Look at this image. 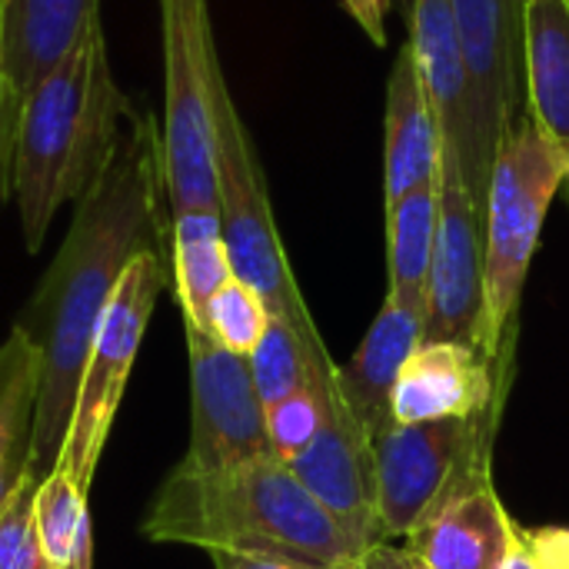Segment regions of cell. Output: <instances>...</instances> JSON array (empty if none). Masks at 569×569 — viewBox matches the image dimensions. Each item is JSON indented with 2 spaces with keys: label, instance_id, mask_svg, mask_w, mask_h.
I'll return each mask as SVG.
<instances>
[{
  "label": "cell",
  "instance_id": "7",
  "mask_svg": "<svg viewBox=\"0 0 569 569\" xmlns=\"http://www.w3.org/2000/svg\"><path fill=\"white\" fill-rule=\"evenodd\" d=\"M163 33V187L170 217L190 210H220L213 163L210 90L223 73L210 3L160 0Z\"/></svg>",
  "mask_w": 569,
  "mask_h": 569
},
{
  "label": "cell",
  "instance_id": "6",
  "mask_svg": "<svg viewBox=\"0 0 569 569\" xmlns=\"http://www.w3.org/2000/svg\"><path fill=\"white\" fill-rule=\"evenodd\" d=\"M210 117H213L220 223H223V243H227L233 277L260 293L270 317H283L307 340H320L310 307L283 253L263 167L257 160L253 140L243 127V117L233 103V93L223 73L213 80V90H210Z\"/></svg>",
  "mask_w": 569,
  "mask_h": 569
},
{
  "label": "cell",
  "instance_id": "26",
  "mask_svg": "<svg viewBox=\"0 0 569 569\" xmlns=\"http://www.w3.org/2000/svg\"><path fill=\"white\" fill-rule=\"evenodd\" d=\"M267 327H270L267 303L260 300L257 290H250L237 277L227 280L220 287V293L210 300L207 323H203V330L237 357H250L257 350V343L263 340Z\"/></svg>",
  "mask_w": 569,
  "mask_h": 569
},
{
  "label": "cell",
  "instance_id": "22",
  "mask_svg": "<svg viewBox=\"0 0 569 569\" xmlns=\"http://www.w3.org/2000/svg\"><path fill=\"white\" fill-rule=\"evenodd\" d=\"M170 243H173V280H177L183 323L203 330L210 300L220 293L227 280H233L220 210H190L170 217Z\"/></svg>",
  "mask_w": 569,
  "mask_h": 569
},
{
  "label": "cell",
  "instance_id": "23",
  "mask_svg": "<svg viewBox=\"0 0 569 569\" xmlns=\"http://www.w3.org/2000/svg\"><path fill=\"white\" fill-rule=\"evenodd\" d=\"M87 493L90 490H83L63 467L37 483L33 517L50 569H90L93 563Z\"/></svg>",
  "mask_w": 569,
  "mask_h": 569
},
{
  "label": "cell",
  "instance_id": "1",
  "mask_svg": "<svg viewBox=\"0 0 569 569\" xmlns=\"http://www.w3.org/2000/svg\"><path fill=\"white\" fill-rule=\"evenodd\" d=\"M160 197L163 140L157 117L147 113L130 123L107 170L77 200L57 257L13 323L43 357L30 443L37 483L60 463L87 353L123 270L137 253L160 250Z\"/></svg>",
  "mask_w": 569,
  "mask_h": 569
},
{
  "label": "cell",
  "instance_id": "29",
  "mask_svg": "<svg viewBox=\"0 0 569 569\" xmlns=\"http://www.w3.org/2000/svg\"><path fill=\"white\" fill-rule=\"evenodd\" d=\"M357 569H430L407 543L403 547H397L393 540H387V543H377V547H370V550H363L360 553V560H357Z\"/></svg>",
  "mask_w": 569,
  "mask_h": 569
},
{
  "label": "cell",
  "instance_id": "4",
  "mask_svg": "<svg viewBox=\"0 0 569 569\" xmlns=\"http://www.w3.org/2000/svg\"><path fill=\"white\" fill-rule=\"evenodd\" d=\"M569 153L527 113H520L497 147L483 207V283L490 353L513 347V320L540 243L547 210L567 180Z\"/></svg>",
  "mask_w": 569,
  "mask_h": 569
},
{
  "label": "cell",
  "instance_id": "27",
  "mask_svg": "<svg viewBox=\"0 0 569 569\" xmlns=\"http://www.w3.org/2000/svg\"><path fill=\"white\" fill-rule=\"evenodd\" d=\"M33 497L37 480L27 473V480L0 510V569H50L37 533Z\"/></svg>",
  "mask_w": 569,
  "mask_h": 569
},
{
  "label": "cell",
  "instance_id": "30",
  "mask_svg": "<svg viewBox=\"0 0 569 569\" xmlns=\"http://www.w3.org/2000/svg\"><path fill=\"white\" fill-rule=\"evenodd\" d=\"M343 7H347V13L363 27V33H367L377 47L387 43V27H383V10H387V3H383V0H343Z\"/></svg>",
  "mask_w": 569,
  "mask_h": 569
},
{
  "label": "cell",
  "instance_id": "13",
  "mask_svg": "<svg viewBox=\"0 0 569 569\" xmlns=\"http://www.w3.org/2000/svg\"><path fill=\"white\" fill-rule=\"evenodd\" d=\"M510 350L490 357L463 343H420L393 390V420L423 423L443 417H470L507 397Z\"/></svg>",
  "mask_w": 569,
  "mask_h": 569
},
{
  "label": "cell",
  "instance_id": "21",
  "mask_svg": "<svg viewBox=\"0 0 569 569\" xmlns=\"http://www.w3.org/2000/svg\"><path fill=\"white\" fill-rule=\"evenodd\" d=\"M440 223V173L387 207V300L427 313V283Z\"/></svg>",
  "mask_w": 569,
  "mask_h": 569
},
{
  "label": "cell",
  "instance_id": "12",
  "mask_svg": "<svg viewBox=\"0 0 569 569\" xmlns=\"http://www.w3.org/2000/svg\"><path fill=\"white\" fill-rule=\"evenodd\" d=\"M293 477L313 493V500L340 523V530L363 553L387 543V527L380 513V480L373 437L333 393L330 413L317 440L287 463Z\"/></svg>",
  "mask_w": 569,
  "mask_h": 569
},
{
  "label": "cell",
  "instance_id": "11",
  "mask_svg": "<svg viewBox=\"0 0 569 569\" xmlns=\"http://www.w3.org/2000/svg\"><path fill=\"white\" fill-rule=\"evenodd\" d=\"M423 343H463L490 353L483 210L473 200L463 170L450 153L440 157V223L427 283Z\"/></svg>",
  "mask_w": 569,
  "mask_h": 569
},
{
  "label": "cell",
  "instance_id": "8",
  "mask_svg": "<svg viewBox=\"0 0 569 569\" xmlns=\"http://www.w3.org/2000/svg\"><path fill=\"white\" fill-rule=\"evenodd\" d=\"M167 287V267L160 250H143L133 257V263L123 270L103 320L97 327V337L87 353V367L80 377L70 430L63 440L60 463L83 490H90L97 477V463L103 457L113 417L120 410L130 370L137 363L147 323L153 317V307Z\"/></svg>",
  "mask_w": 569,
  "mask_h": 569
},
{
  "label": "cell",
  "instance_id": "28",
  "mask_svg": "<svg viewBox=\"0 0 569 569\" xmlns=\"http://www.w3.org/2000/svg\"><path fill=\"white\" fill-rule=\"evenodd\" d=\"M520 543L527 547L537 569H569V527H540V530H520Z\"/></svg>",
  "mask_w": 569,
  "mask_h": 569
},
{
  "label": "cell",
  "instance_id": "9",
  "mask_svg": "<svg viewBox=\"0 0 569 569\" xmlns=\"http://www.w3.org/2000/svg\"><path fill=\"white\" fill-rule=\"evenodd\" d=\"M523 3L527 0H450L470 67V150L463 180L487 207L490 170L510 123L523 113Z\"/></svg>",
  "mask_w": 569,
  "mask_h": 569
},
{
  "label": "cell",
  "instance_id": "34",
  "mask_svg": "<svg viewBox=\"0 0 569 569\" xmlns=\"http://www.w3.org/2000/svg\"><path fill=\"white\" fill-rule=\"evenodd\" d=\"M567 180H569V160H567Z\"/></svg>",
  "mask_w": 569,
  "mask_h": 569
},
{
  "label": "cell",
  "instance_id": "20",
  "mask_svg": "<svg viewBox=\"0 0 569 569\" xmlns=\"http://www.w3.org/2000/svg\"><path fill=\"white\" fill-rule=\"evenodd\" d=\"M40 377V350L13 327L0 343V510L30 473Z\"/></svg>",
  "mask_w": 569,
  "mask_h": 569
},
{
  "label": "cell",
  "instance_id": "3",
  "mask_svg": "<svg viewBox=\"0 0 569 569\" xmlns=\"http://www.w3.org/2000/svg\"><path fill=\"white\" fill-rule=\"evenodd\" d=\"M123 120H133V110L117 87L103 23H97L20 107L10 187L30 253L43 247L60 207L77 203L107 170L127 133Z\"/></svg>",
  "mask_w": 569,
  "mask_h": 569
},
{
  "label": "cell",
  "instance_id": "17",
  "mask_svg": "<svg viewBox=\"0 0 569 569\" xmlns=\"http://www.w3.org/2000/svg\"><path fill=\"white\" fill-rule=\"evenodd\" d=\"M443 140L437 133L413 43L407 40L390 67L383 117V207L440 173Z\"/></svg>",
  "mask_w": 569,
  "mask_h": 569
},
{
  "label": "cell",
  "instance_id": "16",
  "mask_svg": "<svg viewBox=\"0 0 569 569\" xmlns=\"http://www.w3.org/2000/svg\"><path fill=\"white\" fill-rule=\"evenodd\" d=\"M410 43L417 53V67L423 77L427 103L443 140V153H450L460 170L470 150V67L463 57V43L457 33V20L450 0H410Z\"/></svg>",
  "mask_w": 569,
  "mask_h": 569
},
{
  "label": "cell",
  "instance_id": "31",
  "mask_svg": "<svg viewBox=\"0 0 569 569\" xmlns=\"http://www.w3.org/2000/svg\"><path fill=\"white\" fill-rule=\"evenodd\" d=\"M213 569H310L280 557H263V553H233V550H213L210 553Z\"/></svg>",
  "mask_w": 569,
  "mask_h": 569
},
{
  "label": "cell",
  "instance_id": "15",
  "mask_svg": "<svg viewBox=\"0 0 569 569\" xmlns=\"http://www.w3.org/2000/svg\"><path fill=\"white\" fill-rule=\"evenodd\" d=\"M423 330H427L423 310H410L393 300H383L357 353L333 370L340 403L363 423V430L373 440L397 423L393 390L403 373V363L423 343Z\"/></svg>",
  "mask_w": 569,
  "mask_h": 569
},
{
  "label": "cell",
  "instance_id": "18",
  "mask_svg": "<svg viewBox=\"0 0 569 569\" xmlns=\"http://www.w3.org/2000/svg\"><path fill=\"white\" fill-rule=\"evenodd\" d=\"M517 540L493 487L473 490L407 537V547L430 569H500Z\"/></svg>",
  "mask_w": 569,
  "mask_h": 569
},
{
  "label": "cell",
  "instance_id": "2",
  "mask_svg": "<svg viewBox=\"0 0 569 569\" xmlns=\"http://www.w3.org/2000/svg\"><path fill=\"white\" fill-rule=\"evenodd\" d=\"M143 537L207 553H263L310 569H357L360 560L340 523L277 457L227 470L177 463L147 510Z\"/></svg>",
  "mask_w": 569,
  "mask_h": 569
},
{
  "label": "cell",
  "instance_id": "10",
  "mask_svg": "<svg viewBox=\"0 0 569 569\" xmlns=\"http://www.w3.org/2000/svg\"><path fill=\"white\" fill-rule=\"evenodd\" d=\"M190 357V447L180 460L190 470H227L273 457L267 410L250 360L220 347L207 330L183 323Z\"/></svg>",
  "mask_w": 569,
  "mask_h": 569
},
{
  "label": "cell",
  "instance_id": "33",
  "mask_svg": "<svg viewBox=\"0 0 569 569\" xmlns=\"http://www.w3.org/2000/svg\"><path fill=\"white\" fill-rule=\"evenodd\" d=\"M500 569H537V563H533L530 553H527V547L520 543V537L513 540V547H510V553H507V560H503V567Z\"/></svg>",
  "mask_w": 569,
  "mask_h": 569
},
{
  "label": "cell",
  "instance_id": "5",
  "mask_svg": "<svg viewBox=\"0 0 569 569\" xmlns=\"http://www.w3.org/2000/svg\"><path fill=\"white\" fill-rule=\"evenodd\" d=\"M503 397L470 417L393 423L373 440L380 513L390 540H407L453 500L493 487V433Z\"/></svg>",
  "mask_w": 569,
  "mask_h": 569
},
{
  "label": "cell",
  "instance_id": "32",
  "mask_svg": "<svg viewBox=\"0 0 569 569\" xmlns=\"http://www.w3.org/2000/svg\"><path fill=\"white\" fill-rule=\"evenodd\" d=\"M10 160H13V120L7 110V90H3V70H0V200L10 187Z\"/></svg>",
  "mask_w": 569,
  "mask_h": 569
},
{
  "label": "cell",
  "instance_id": "14",
  "mask_svg": "<svg viewBox=\"0 0 569 569\" xmlns=\"http://www.w3.org/2000/svg\"><path fill=\"white\" fill-rule=\"evenodd\" d=\"M97 23L100 0H0V70L13 133L27 93Z\"/></svg>",
  "mask_w": 569,
  "mask_h": 569
},
{
  "label": "cell",
  "instance_id": "19",
  "mask_svg": "<svg viewBox=\"0 0 569 569\" xmlns=\"http://www.w3.org/2000/svg\"><path fill=\"white\" fill-rule=\"evenodd\" d=\"M523 113L569 153V0L523 3Z\"/></svg>",
  "mask_w": 569,
  "mask_h": 569
},
{
  "label": "cell",
  "instance_id": "25",
  "mask_svg": "<svg viewBox=\"0 0 569 569\" xmlns=\"http://www.w3.org/2000/svg\"><path fill=\"white\" fill-rule=\"evenodd\" d=\"M333 370H337L333 360L323 367H310L307 387H300L297 393L267 407V437H270V450L277 460H283V463L297 460L323 430L333 393H337Z\"/></svg>",
  "mask_w": 569,
  "mask_h": 569
},
{
  "label": "cell",
  "instance_id": "24",
  "mask_svg": "<svg viewBox=\"0 0 569 569\" xmlns=\"http://www.w3.org/2000/svg\"><path fill=\"white\" fill-rule=\"evenodd\" d=\"M250 373L257 383V393L263 400V410L280 403L283 397L297 393L310 380V367L330 363V353L323 340H307L290 320L270 317V327L257 350L247 357Z\"/></svg>",
  "mask_w": 569,
  "mask_h": 569
}]
</instances>
